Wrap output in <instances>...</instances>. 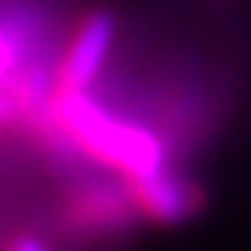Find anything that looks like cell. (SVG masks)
<instances>
[{
  "label": "cell",
  "instance_id": "cell-5",
  "mask_svg": "<svg viewBox=\"0 0 251 251\" xmlns=\"http://www.w3.org/2000/svg\"><path fill=\"white\" fill-rule=\"evenodd\" d=\"M16 63H19V44L0 31V82L16 69Z\"/></svg>",
  "mask_w": 251,
  "mask_h": 251
},
{
  "label": "cell",
  "instance_id": "cell-7",
  "mask_svg": "<svg viewBox=\"0 0 251 251\" xmlns=\"http://www.w3.org/2000/svg\"><path fill=\"white\" fill-rule=\"evenodd\" d=\"M6 251H47L38 239H31V235H19V239H13L10 242V248Z\"/></svg>",
  "mask_w": 251,
  "mask_h": 251
},
{
  "label": "cell",
  "instance_id": "cell-6",
  "mask_svg": "<svg viewBox=\"0 0 251 251\" xmlns=\"http://www.w3.org/2000/svg\"><path fill=\"white\" fill-rule=\"evenodd\" d=\"M16 110H19V100H16L13 94L0 91V126H3V123H10L13 116H16Z\"/></svg>",
  "mask_w": 251,
  "mask_h": 251
},
{
  "label": "cell",
  "instance_id": "cell-1",
  "mask_svg": "<svg viewBox=\"0 0 251 251\" xmlns=\"http://www.w3.org/2000/svg\"><path fill=\"white\" fill-rule=\"evenodd\" d=\"M53 120L73 138V145H78L104 167L123 173L126 179L163 167V145L151 129L113 116L110 110L94 104L85 91H60L53 104Z\"/></svg>",
  "mask_w": 251,
  "mask_h": 251
},
{
  "label": "cell",
  "instance_id": "cell-3",
  "mask_svg": "<svg viewBox=\"0 0 251 251\" xmlns=\"http://www.w3.org/2000/svg\"><path fill=\"white\" fill-rule=\"evenodd\" d=\"M116 38V19L110 13H91L75 31L60 63V91H85L98 78Z\"/></svg>",
  "mask_w": 251,
  "mask_h": 251
},
{
  "label": "cell",
  "instance_id": "cell-4",
  "mask_svg": "<svg viewBox=\"0 0 251 251\" xmlns=\"http://www.w3.org/2000/svg\"><path fill=\"white\" fill-rule=\"evenodd\" d=\"M129 207H132L129 195L123 201L113 188H94L91 195H82L78 201H73V223H85V226L100 229L107 223H120L123 214H129Z\"/></svg>",
  "mask_w": 251,
  "mask_h": 251
},
{
  "label": "cell",
  "instance_id": "cell-2",
  "mask_svg": "<svg viewBox=\"0 0 251 251\" xmlns=\"http://www.w3.org/2000/svg\"><path fill=\"white\" fill-rule=\"evenodd\" d=\"M126 195H129L132 210H138L141 217L163 226L185 223L204 207L201 188L182 176H173L163 167L154 173H145V176H132Z\"/></svg>",
  "mask_w": 251,
  "mask_h": 251
}]
</instances>
